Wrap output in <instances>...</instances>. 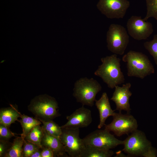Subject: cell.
I'll list each match as a JSON object with an SVG mask.
<instances>
[{
    "label": "cell",
    "instance_id": "23",
    "mask_svg": "<svg viewBox=\"0 0 157 157\" xmlns=\"http://www.w3.org/2000/svg\"><path fill=\"white\" fill-rule=\"evenodd\" d=\"M144 46L153 57L155 64L157 65V34L154 36L152 40L144 42Z\"/></svg>",
    "mask_w": 157,
    "mask_h": 157
},
{
    "label": "cell",
    "instance_id": "4",
    "mask_svg": "<svg viewBox=\"0 0 157 157\" xmlns=\"http://www.w3.org/2000/svg\"><path fill=\"white\" fill-rule=\"evenodd\" d=\"M124 141L122 151L129 155L145 157H155L156 154L142 131L136 130Z\"/></svg>",
    "mask_w": 157,
    "mask_h": 157
},
{
    "label": "cell",
    "instance_id": "21",
    "mask_svg": "<svg viewBox=\"0 0 157 157\" xmlns=\"http://www.w3.org/2000/svg\"><path fill=\"white\" fill-rule=\"evenodd\" d=\"M39 120L42 124L41 126L44 132L50 135L59 137L62 133L60 126H59L53 120L48 121Z\"/></svg>",
    "mask_w": 157,
    "mask_h": 157
},
{
    "label": "cell",
    "instance_id": "25",
    "mask_svg": "<svg viewBox=\"0 0 157 157\" xmlns=\"http://www.w3.org/2000/svg\"><path fill=\"white\" fill-rule=\"evenodd\" d=\"M10 126L0 124V140H8L15 135L10 129Z\"/></svg>",
    "mask_w": 157,
    "mask_h": 157
},
{
    "label": "cell",
    "instance_id": "1",
    "mask_svg": "<svg viewBox=\"0 0 157 157\" xmlns=\"http://www.w3.org/2000/svg\"><path fill=\"white\" fill-rule=\"evenodd\" d=\"M114 54L101 58L102 63L94 72L100 77L110 88L113 89L124 82L125 78L120 68L121 59Z\"/></svg>",
    "mask_w": 157,
    "mask_h": 157
},
{
    "label": "cell",
    "instance_id": "13",
    "mask_svg": "<svg viewBox=\"0 0 157 157\" xmlns=\"http://www.w3.org/2000/svg\"><path fill=\"white\" fill-rule=\"evenodd\" d=\"M131 86L130 83L123 84L122 87L117 85L110 99L114 101L116 106V110L121 113L122 110L126 111L129 114L131 109L129 102V98L132 93L129 89Z\"/></svg>",
    "mask_w": 157,
    "mask_h": 157
},
{
    "label": "cell",
    "instance_id": "2",
    "mask_svg": "<svg viewBox=\"0 0 157 157\" xmlns=\"http://www.w3.org/2000/svg\"><path fill=\"white\" fill-rule=\"evenodd\" d=\"M126 63L127 75L143 79L154 73V67L148 57L142 53L130 50L122 58Z\"/></svg>",
    "mask_w": 157,
    "mask_h": 157
},
{
    "label": "cell",
    "instance_id": "10",
    "mask_svg": "<svg viewBox=\"0 0 157 157\" xmlns=\"http://www.w3.org/2000/svg\"><path fill=\"white\" fill-rule=\"evenodd\" d=\"M130 5L128 0H99L97 7L108 18L120 19L125 16Z\"/></svg>",
    "mask_w": 157,
    "mask_h": 157
},
{
    "label": "cell",
    "instance_id": "19",
    "mask_svg": "<svg viewBox=\"0 0 157 157\" xmlns=\"http://www.w3.org/2000/svg\"><path fill=\"white\" fill-rule=\"evenodd\" d=\"M110 150H105L89 145H85L81 157H110L114 154Z\"/></svg>",
    "mask_w": 157,
    "mask_h": 157
},
{
    "label": "cell",
    "instance_id": "6",
    "mask_svg": "<svg viewBox=\"0 0 157 157\" xmlns=\"http://www.w3.org/2000/svg\"><path fill=\"white\" fill-rule=\"evenodd\" d=\"M108 49L117 55H122L125 52L129 42V37L125 28L114 24L110 26L106 34Z\"/></svg>",
    "mask_w": 157,
    "mask_h": 157
},
{
    "label": "cell",
    "instance_id": "22",
    "mask_svg": "<svg viewBox=\"0 0 157 157\" xmlns=\"http://www.w3.org/2000/svg\"><path fill=\"white\" fill-rule=\"evenodd\" d=\"M147 13L143 19L147 21L150 18L153 17L157 20V0H145Z\"/></svg>",
    "mask_w": 157,
    "mask_h": 157
},
{
    "label": "cell",
    "instance_id": "11",
    "mask_svg": "<svg viewBox=\"0 0 157 157\" xmlns=\"http://www.w3.org/2000/svg\"><path fill=\"white\" fill-rule=\"evenodd\" d=\"M144 21L141 17L131 16L128 20L126 26L129 34L135 40H146L154 31L150 22Z\"/></svg>",
    "mask_w": 157,
    "mask_h": 157
},
{
    "label": "cell",
    "instance_id": "15",
    "mask_svg": "<svg viewBox=\"0 0 157 157\" xmlns=\"http://www.w3.org/2000/svg\"><path fill=\"white\" fill-rule=\"evenodd\" d=\"M95 106L98 109L99 115L100 122L98 128L101 129L105 125V122L107 118L110 116H113L115 113L111 107L107 94L103 92L101 98L96 100Z\"/></svg>",
    "mask_w": 157,
    "mask_h": 157
},
{
    "label": "cell",
    "instance_id": "18",
    "mask_svg": "<svg viewBox=\"0 0 157 157\" xmlns=\"http://www.w3.org/2000/svg\"><path fill=\"white\" fill-rule=\"evenodd\" d=\"M24 139L21 136L16 137L4 157H22Z\"/></svg>",
    "mask_w": 157,
    "mask_h": 157
},
{
    "label": "cell",
    "instance_id": "24",
    "mask_svg": "<svg viewBox=\"0 0 157 157\" xmlns=\"http://www.w3.org/2000/svg\"><path fill=\"white\" fill-rule=\"evenodd\" d=\"M40 147L38 145L24 139L22 157H30L32 154Z\"/></svg>",
    "mask_w": 157,
    "mask_h": 157
},
{
    "label": "cell",
    "instance_id": "3",
    "mask_svg": "<svg viewBox=\"0 0 157 157\" xmlns=\"http://www.w3.org/2000/svg\"><path fill=\"white\" fill-rule=\"evenodd\" d=\"M28 108L39 120H53L60 115L57 102L54 97L47 94L35 97L31 101Z\"/></svg>",
    "mask_w": 157,
    "mask_h": 157
},
{
    "label": "cell",
    "instance_id": "28",
    "mask_svg": "<svg viewBox=\"0 0 157 157\" xmlns=\"http://www.w3.org/2000/svg\"><path fill=\"white\" fill-rule=\"evenodd\" d=\"M42 148H40L34 152L31 155L30 157H42L41 153Z\"/></svg>",
    "mask_w": 157,
    "mask_h": 157
},
{
    "label": "cell",
    "instance_id": "9",
    "mask_svg": "<svg viewBox=\"0 0 157 157\" xmlns=\"http://www.w3.org/2000/svg\"><path fill=\"white\" fill-rule=\"evenodd\" d=\"M113 119L110 124L105 125V129L113 132L117 136L128 134L137 129L138 125L136 120L132 115L121 113H115L113 116Z\"/></svg>",
    "mask_w": 157,
    "mask_h": 157
},
{
    "label": "cell",
    "instance_id": "5",
    "mask_svg": "<svg viewBox=\"0 0 157 157\" xmlns=\"http://www.w3.org/2000/svg\"><path fill=\"white\" fill-rule=\"evenodd\" d=\"M101 89L100 84L93 78H81L75 83L73 95L83 105L92 107L97 94Z\"/></svg>",
    "mask_w": 157,
    "mask_h": 157
},
{
    "label": "cell",
    "instance_id": "16",
    "mask_svg": "<svg viewBox=\"0 0 157 157\" xmlns=\"http://www.w3.org/2000/svg\"><path fill=\"white\" fill-rule=\"evenodd\" d=\"M10 106L2 108L0 110V124L10 126L11 124L18 120L20 113L15 106L10 104Z\"/></svg>",
    "mask_w": 157,
    "mask_h": 157
},
{
    "label": "cell",
    "instance_id": "8",
    "mask_svg": "<svg viewBox=\"0 0 157 157\" xmlns=\"http://www.w3.org/2000/svg\"><path fill=\"white\" fill-rule=\"evenodd\" d=\"M82 139L85 145L105 150H110L124 143L123 141L116 138L105 129L94 131Z\"/></svg>",
    "mask_w": 157,
    "mask_h": 157
},
{
    "label": "cell",
    "instance_id": "7",
    "mask_svg": "<svg viewBox=\"0 0 157 157\" xmlns=\"http://www.w3.org/2000/svg\"><path fill=\"white\" fill-rule=\"evenodd\" d=\"M61 128L59 138L69 156L81 157L85 145L79 137V129Z\"/></svg>",
    "mask_w": 157,
    "mask_h": 157
},
{
    "label": "cell",
    "instance_id": "27",
    "mask_svg": "<svg viewBox=\"0 0 157 157\" xmlns=\"http://www.w3.org/2000/svg\"><path fill=\"white\" fill-rule=\"evenodd\" d=\"M41 155L42 157H53L54 154L49 148L46 147H42Z\"/></svg>",
    "mask_w": 157,
    "mask_h": 157
},
{
    "label": "cell",
    "instance_id": "14",
    "mask_svg": "<svg viewBox=\"0 0 157 157\" xmlns=\"http://www.w3.org/2000/svg\"><path fill=\"white\" fill-rule=\"evenodd\" d=\"M44 132L41 142L42 147L50 149L55 157H68L59 137L50 135Z\"/></svg>",
    "mask_w": 157,
    "mask_h": 157
},
{
    "label": "cell",
    "instance_id": "20",
    "mask_svg": "<svg viewBox=\"0 0 157 157\" xmlns=\"http://www.w3.org/2000/svg\"><path fill=\"white\" fill-rule=\"evenodd\" d=\"M44 133L42 126L40 125H37L31 130L24 139L40 147H42L41 142Z\"/></svg>",
    "mask_w": 157,
    "mask_h": 157
},
{
    "label": "cell",
    "instance_id": "12",
    "mask_svg": "<svg viewBox=\"0 0 157 157\" xmlns=\"http://www.w3.org/2000/svg\"><path fill=\"white\" fill-rule=\"evenodd\" d=\"M67 122L60 126L61 128L79 129L86 127L92 122L91 110L83 105L66 117Z\"/></svg>",
    "mask_w": 157,
    "mask_h": 157
},
{
    "label": "cell",
    "instance_id": "17",
    "mask_svg": "<svg viewBox=\"0 0 157 157\" xmlns=\"http://www.w3.org/2000/svg\"><path fill=\"white\" fill-rule=\"evenodd\" d=\"M21 119L18 121L20 123L22 129L21 136L24 139L31 130L35 126L41 125L42 123L38 119L20 113Z\"/></svg>",
    "mask_w": 157,
    "mask_h": 157
},
{
    "label": "cell",
    "instance_id": "26",
    "mask_svg": "<svg viewBox=\"0 0 157 157\" xmlns=\"http://www.w3.org/2000/svg\"><path fill=\"white\" fill-rule=\"evenodd\" d=\"M12 143L8 140H0V157H4Z\"/></svg>",
    "mask_w": 157,
    "mask_h": 157
}]
</instances>
